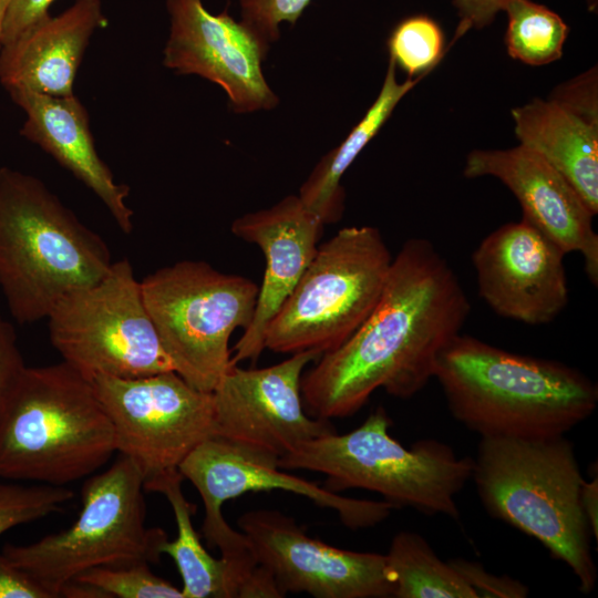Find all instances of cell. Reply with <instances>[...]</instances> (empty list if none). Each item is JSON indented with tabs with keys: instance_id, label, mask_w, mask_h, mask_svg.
<instances>
[{
	"instance_id": "277c9868",
	"label": "cell",
	"mask_w": 598,
	"mask_h": 598,
	"mask_svg": "<svg viewBox=\"0 0 598 598\" xmlns=\"http://www.w3.org/2000/svg\"><path fill=\"white\" fill-rule=\"evenodd\" d=\"M112 264L101 236L41 181L0 168V289L18 323L47 319L64 296L97 282Z\"/></svg>"
},
{
	"instance_id": "f35d334b",
	"label": "cell",
	"mask_w": 598,
	"mask_h": 598,
	"mask_svg": "<svg viewBox=\"0 0 598 598\" xmlns=\"http://www.w3.org/2000/svg\"><path fill=\"white\" fill-rule=\"evenodd\" d=\"M588 8L592 11L596 10L597 0H587Z\"/></svg>"
},
{
	"instance_id": "ba28073f",
	"label": "cell",
	"mask_w": 598,
	"mask_h": 598,
	"mask_svg": "<svg viewBox=\"0 0 598 598\" xmlns=\"http://www.w3.org/2000/svg\"><path fill=\"white\" fill-rule=\"evenodd\" d=\"M392 255L372 226L340 229L318 249L269 322L265 349L330 352L347 341L375 307Z\"/></svg>"
},
{
	"instance_id": "f1b7e54d",
	"label": "cell",
	"mask_w": 598,
	"mask_h": 598,
	"mask_svg": "<svg viewBox=\"0 0 598 598\" xmlns=\"http://www.w3.org/2000/svg\"><path fill=\"white\" fill-rule=\"evenodd\" d=\"M311 0H239L241 21L269 48L279 39V25L296 23Z\"/></svg>"
},
{
	"instance_id": "30bf717a",
	"label": "cell",
	"mask_w": 598,
	"mask_h": 598,
	"mask_svg": "<svg viewBox=\"0 0 598 598\" xmlns=\"http://www.w3.org/2000/svg\"><path fill=\"white\" fill-rule=\"evenodd\" d=\"M47 319L62 360L89 378L175 371L127 259L113 261L97 282L64 296Z\"/></svg>"
},
{
	"instance_id": "7a4b0ae2",
	"label": "cell",
	"mask_w": 598,
	"mask_h": 598,
	"mask_svg": "<svg viewBox=\"0 0 598 598\" xmlns=\"http://www.w3.org/2000/svg\"><path fill=\"white\" fill-rule=\"evenodd\" d=\"M433 378L452 415L481 437L565 435L598 403L596 383L579 370L461 333L440 352Z\"/></svg>"
},
{
	"instance_id": "7402d4cb",
	"label": "cell",
	"mask_w": 598,
	"mask_h": 598,
	"mask_svg": "<svg viewBox=\"0 0 598 598\" xmlns=\"http://www.w3.org/2000/svg\"><path fill=\"white\" fill-rule=\"evenodd\" d=\"M423 78L399 82L396 66L389 59L382 87L373 104L340 145L318 162L301 185L299 198L324 225L339 221L343 215L346 194L340 183L343 174L380 131L402 97Z\"/></svg>"
},
{
	"instance_id": "8992f818",
	"label": "cell",
	"mask_w": 598,
	"mask_h": 598,
	"mask_svg": "<svg viewBox=\"0 0 598 598\" xmlns=\"http://www.w3.org/2000/svg\"><path fill=\"white\" fill-rule=\"evenodd\" d=\"M390 427L386 411L379 406L353 431L310 440L279 458L278 466L322 473L324 487L336 493L368 489L394 507L457 520L455 496L472 478L474 458L458 457L435 440H421L406 448L390 435Z\"/></svg>"
},
{
	"instance_id": "d4e9b609",
	"label": "cell",
	"mask_w": 598,
	"mask_h": 598,
	"mask_svg": "<svg viewBox=\"0 0 598 598\" xmlns=\"http://www.w3.org/2000/svg\"><path fill=\"white\" fill-rule=\"evenodd\" d=\"M505 44L508 54L528 65L558 60L568 35L565 21L545 6L530 0H511Z\"/></svg>"
},
{
	"instance_id": "4fadbf2b",
	"label": "cell",
	"mask_w": 598,
	"mask_h": 598,
	"mask_svg": "<svg viewBox=\"0 0 598 598\" xmlns=\"http://www.w3.org/2000/svg\"><path fill=\"white\" fill-rule=\"evenodd\" d=\"M178 471L199 493L205 507L203 534L209 545L217 547L237 533L223 516L224 503L248 492L281 489L301 495L316 505L336 511L341 522L352 529L381 523L394 507L386 501L341 496L283 472L272 457L216 436L193 450Z\"/></svg>"
},
{
	"instance_id": "3957f363",
	"label": "cell",
	"mask_w": 598,
	"mask_h": 598,
	"mask_svg": "<svg viewBox=\"0 0 598 598\" xmlns=\"http://www.w3.org/2000/svg\"><path fill=\"white\" fill-rule=\"evenodd\" d=\"M116 452L91 378L62 360L24 365L0 398V477L53 486L79 481Z\"/></svg>"
},
{
	"instance_id": "836d02e7",
	"label": "cell",
	"mask_w": 598,
	"mask_h": 598,
	"mask_svg": "<svg viewBox=\"0 0 598 598\" xmlns=\"http://www.w3.org/2000/svg\"><path fill=\"white\" fill-rule=\"evenodd\" d=\"M511 0H453L460 18L455 39L472 28H484Z\"/></svg>"
},
{
	"instance_id": "52a82bcc",
	"label": "cell",
	"mask_w": 598,
	"mask_h": 598,
	"mask_svg": "<svg viewBox=\"0 0 598 598\" xmlns=\"http://www.w3.org/2000/svg\"><path fill=\"white\" fill-rule=\"evenodd\" d=\"M143 491L142 472L121 455L85 481L81 512L69 528L29 545L7 544L2 553L53 598L90 569L157 563L168 537L146 526Z\"/></svg>"
},
{
	"instance_id": "e0dca14e",
	"label": "cell",
	"mask_w": 598,
	"mask_h": 598,
	"mask_svg": "<svg viewBox=\"0 0 598 598\" xmlns=\"http://www.w3.org/2000/svg\"><path fill=\"white\" fill-rule=\"evenodd\" d=\"M464 176L499 179L517 198L522 217L566 255L579 252L588 279L598 285L594 214L573 186L543 158L520 144L507 150H476L466 157Z\"/></svg>"
},
{
	"instance_id": "5bb4252c",
	"label": "cell",
	"mask_w": 598,
	"mask_h": 598,
	"mask_svg": "<svg viewBox=\"0 0 598 598\" xmlns=\"http://www.w3.org/2000/svg\"><path fill=\"white\" fill-rule=\"evenodd\" d=\"M238 526L258 564L272 573L285 596L392 597L384 555L341 549L311 538L293 518L277 511L247 512Z\"/></svg>"
},
{
	"instance_id": "d6986e66",
	"label": "cell",
	"mask_w": 598,
	"mask_h": 598,
	"mask_svg": "<svg viewBox=\"0 0 598 598\" xmlns=\"http://www.w3.org/2000/svg\"><path fill=\"white\" fill-rule=\"evenodd\" d=\"M105 24L101 0H75L61 14L48 17L1 48V84L8 92L73 95L89 41Z\"/></svg>"
},
{
	"instance_id": "2e32d148",
	"label": "cell",
	"mask_w": 598,
	"mask_h": 598,
	"mask_svg": "<svg viewBox=\"0 0 598 598\" xmlns=\"http://www.w3.org/2000/svg\"><path fill=\"white\" fill-rule=\"evenodd\" d=\"M565 252L522 217L488 234L473 252L477 291L498 316L538 326L566 308Z\"/></svg>"
},
{
	"instance_id": "d6a6232c",
	"label": "cell",
	"mask_w": 598,
	"mask_h": 598,
	"mask_svg": "<svg viewBox=\"0 0 598 598\" xmlns=\"http://www.w3.org/2000/svg\"><path fill=\"white\" fill-rule=\"evenodd\" d=\"M0 598H53L0 551Z\"/></svg>"
},
{
	"instance_id": "4dcf8cb0",
	"label": "cell",
	"mask_w": 598,
	"mask_h": 598,
	"mask_svg": "<svg viewBox=\"0 0 598 598\" xmlns=\"http://www.w3.org/2000/svg\"><path fill=\"white\" fill-rule=\"evenodd\" d=\"M550 100L587 122L598 125L597 69L592 68L557 86Z\"/></svg>"
},
{
	"instance_id": "8fae6325",
	"label": "cell",
	"mask_w": 598,
	"mask_h": 598,
	"mask_svg": "<svg viewBox=\"0 0 598 598\" xmlns=\"http://www.w3.org/2000/svg\"><path fill=\"white\" fill-rule=\"evenodd\" d=\"M91 381L112 423L116 452L140 468L144 481L178 468L216 435L212 392L175 371L131 379L95 374Z\"/></svg>"
},
{
	"instance_id": "603a6c76",
	"label": "cell",
	"mask_w": 598,
	"mask_h": 598,
	"mask_svg": "<svg viewBox=\"0 0 598 598\" xmlns=\"http://www.w3.org/2000/svg\"><path fill=\"white\" fill-rule=\"evenodd\" d=\"M183 480L178 468H173L144 481V491L165 496L176 522L177 536L163 544L162 554L171 556L179 571L183 598H234L225 560L213 557L204 548L194 528L195 505L183 493Z\"/></svg>"
},
{
	"instance_id": "6da1fadb",
	"label": "cell",
	"mask_w": 598,
	"mask_h": 598,
	"mask_svg": "<svg viewBox=\"0 0 598 598\" xmlns=\"http://www.w3.org/2000/svg\"><path fill=\"white\" fill-rule=\"evenodd\" d=\"M470 311L457 276L435 246L425 238L408 239L368 318L302 375L310 414L348 417L378 389L399 399L413 396L433 378L440 352L461 333Z\"/></svg>"
},
{
	"instance_id": "83f0119b",
	"label": "cell",
	"mask_w": 598,
	"mask_h": 598,
	"mask_svg": "<svg viewBox=\"0 0 598 598\" xmlns=\"http://www.w3.org/2000/svg\"><path fill=\"white\" fill-rule=\"evenodd\" d=\"M74 496L63 486L0 483V535L10 528L59 512Z\"/></svg>"
},
{
	"instance_id": "e575fe53",
	"label": "cell",
	"mask_w": 598,
	"mask_h": 598,
	"mask_svg": "<svg viewBox=\"0 0 598 598\" xmlns=\"http://www.w3.org/2000/svg\"><path fill=\"white\" fill-rule=\"evenodd\" d=\"M24 365L14 329L0 313V398Z\"/></svg>"
},
{
	"instance_id": "74e56055",
	"label": "cell",
	"mask_w": 598,
	"mask_h": 598,
	"mask_svg": "<svg viewBox=\"0 0 598 598\" xmlns=\"http://www.w3.org/2000/svg\"><path fill=\"white\" fill-rule=\"evenodd\" d=\"M8 2L9 0H0V50L2 48V27Z\"/></svg>"
},
{
	"instance_id": "ac0fdd59",
	"label": "cell",
	"mask_w": 598,
	"mask_h": 598,
	"mask_svg": "<svg viewBox=\"0 0 598 598\" xmlns=\"http://www.w3.org/2000/svg\"><path fill=\"white\" fill-rule=\"evenodd\" d=\"M323 226L298 195L233 221L231 233L257 245L266 260L251 323L231 349L233 364L261 354L267 327L312 260Z\"/></svg>"
},
{
	"instance_id": "f546056e",
	"label": "cell",
	"mask_w": 598,
	"mask_h": 598,
	"mask_svg": "<svg viewBox=\"0 0 598 598\" xmlns=\"http://www.w3.org/2000/svg\"><path fill=\"white\" fill-rule=\"evenodd\" d=\"M474 591L476 598H525L528 587L509 576H496L476 561L464 558L447 560Z\"/></svg>"
},
{
	"instance_id": "cb8c5ba5",
	"label": "cell",
	"mask_w": 598,
	"mask_h": 598,
	"mask_svg": "<svg viewBox=\"0 0 598 598\" xmlns=\"http://www.w3.org/2000/svg\"><path fill=\"white\" fill-rule=\"evenodd\" d=\"M385 557V571L395 598H476L448 561L413 532L398 533Z\"/></svg>"
},
{
	"instance_id": "484cf974",
	"label": "cell",
	"mask_w": 598,
	"mask_h": 598,
	"mask_svg": "<svg viewBox=\"0 0 598 598\" xmlns=\"http://www.w3.org/2000/svg\"><path fill=\"white\" fill-rule=\"evenodd\" d=\"M390 60L409 79L426 75L442 59L444 35L440 25L426 16L402 20L388 40Z\"/></svg>"
},
{
	"instance_id": "9a60e30c",
	"label": "cell",
	"mask_w": 598,
	"mask_h": 598,
	"mask_svg": "<svg viewBox=\"0 0 598 598\" xmlns=\"http://www.w3.org/2000/svg\"><path fill=\"white\" fill-rule=\"evenodd\" d=\"M166 9L171 21L166 68L219 85L236 113L268 111L278 104L261 65L269 48L249 25L227 11L212 13L202 0H166Z\"/></svg>"
},
{
	"instance_id": "44dd1931",
	"label": "cell",
	"mask_w": 598,
	"mask_h": 598,
	"mask_svg": "<svg viewBox=\"0 0 598 598\" xmlns=\"http://www.w3.org/2000/svg\"><path fill=\"white\" fill-rule=\"evenodd\" d=\"M519 144L557 171L589 210L598 213V125L553 100L535 99L512 110Z\"/></svg>"
},
{
	"instance_id": "7c38bea8",
	"label": "cell",
	"mask_w": 598,
	"mask_h": 598,
	"mask_svg": "<svg viewBox=\"0 0 598 598\" xmlns=\"http://www.w3.org/2000/svg\"><path fill=\"white\" fill-rule=\"evenodd\" d=\"M320 355L301 351L261 369L233 364L212 391L215 436L278 461L336 432L329 420L308 416L302 405L303 371Z\"/></svg>"
},
{
	"instance_id": "9c48e42d",
	"label": "cell",
	"mask_w": 598,
	"mask_h": 598,
	"mask_svg": "<svg viewBox=\"0 0 598 598\" xmlns=\"http://www.w3.org/2000/svg\"><path fill=\"white\" fill-rule=\"evenodd\" d=\"M141 282L145 307L175 372L212 392L233 365L229 340L252 320L259 286L205 261L182 260Z\"/></svg>"
},
{
	"instance_id": "ffe728a7",
	"label": "cell",
	"mask_w": 598,
	"mask_h": 598,
	"mask_svg": "<svg viewBox=\"0 0 598 598\" xmlns=\"http://www.w3.org/2000/svg\"><path fill=\"white\" fill-rule=\"evenodd\" d=\"M9 93L27 115L21 134L51 154L87 186L105 205L120 229L130 234L133 229V210L125 202L130 188L116 183L100 158L90 132L87 113L79 99L74 94Z\"/></svg>"
},
{
	"instance_id": "4316f807",
	"label": "cell",
	"mask_w": 598,
	"mask_h": 598,
	"mask_svg": "<svg viewBox=\"0 0 598 598\" xmlns=\"http://www.w3.org/2000/svg\"><path fill=\"white\" fill-rule=\"evenodd\" d=\"M75 579L106 598H183L182 590L153 574L147 563L93 568Z\"/></svg>"
},
{
	"instance_id": "1f68e13d",
	"label": "cell",
	"mask_w": 598,
	"mask_h": 598,
	"mask_svg": "<svg viewBox=\"0 0 598 598\" xmlns=\"http://www.w3.org/2000/svg\"><path fill=\"white\" fill-rule=\"evenodd\" d=\"M54 0H9L2 27V47L48 17Z\"/></svg>"
},
{
	"instance_id": "5b68a950",
	"label": "cell",
	"mask_w": 598,
	"mask_h": 598,
	"mask_svg": "<svg viewBox=\"0 0 598 598\" xmlns=\"http://www.w3.org/2000/svg\"><path fill=\"white\" fill-rule=\"evenodd\" d=\"M472 478L489 515L564 561L582 594L595 588L591 530L580 506L584 478L570 441L564 435L481 437Z\"/></svg>"
},
{
	"instance_id": "8d00e7d4",
	"label": "cell",
	"mask_w": 598,
	"mask_h": 598,
	"mask_svg": "<svg viewBox=\"0 0 598 598\" xmlns=\"http://www.w3.org/2000/svg\"><path fill=\"white\" fill-rule=\"evenodd\" d=\"M580 506L587 519L591 535L598 539V477H592L589 482L585 480L580 487Z\"/></svg>"
},
{
	"instance_id": "d590c367",
	"label": "cell",
	"mask_w": 598,
	"mask_h": 598,
	"mask_svg": "<svg viewBox=\"0 0 598 598\" xmlns=\"http://www.w3.org/2000/svg\"><path fill=\"white\" fill-rule=\"evenodd\" d=\"M283 596L272 573L258 564L239 588L237 598H280Z\"/></svg>"
}]
</instances>
